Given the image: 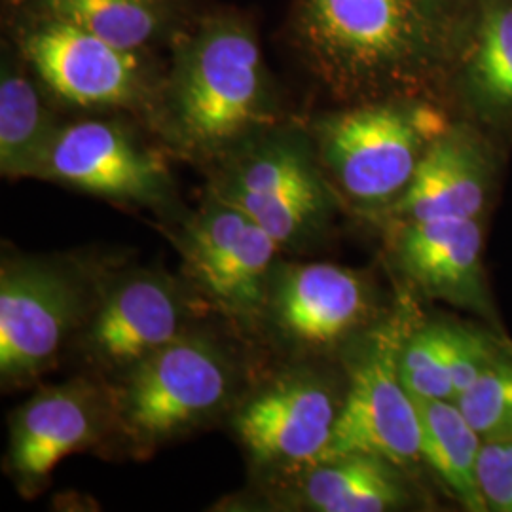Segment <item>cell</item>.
Wrapping results in <instances>:
<instances>
[{
    "label": "cell",
    "instance_id": "obj_1",
    "mask_svg": "<svg viewBox=\"0 0 512 512\" xmlns=\"http://www.w3.org/2000/svg\"><path fill=\"white\" fill-rule=\"evenodd\" d=\"M154 105L165 139L198 160L228 158L277 128L274 82L253 23L215 12L179 33Z\"/></svg>",
    "mask_w": 512,
    "mask_h": 512
},
{
    "label": "cell",
    "instance_id": "obj_2",
    "mask_svg": "<svg viewBox=\"0 0 512 512\" xmlns=\"http://www.w3.org/2000/svg\"><path fill=\"white\" fill-rule=\"evenodd\" d=\"M296 50L342 95L406 88L431 73L452 37L448 0H294Z\"/></svg>",
    "mask_w": 512,
    "mask_h": 512
},
{
    "label": "cell",
    "instance_id": "obj_3",
    "mask_svg": "<svg viewBox=\"0 0 512 512\" xmlns=\"http://www.w3.org/2000/svg\"><path fill=\"white\" fill-rule=\"evenodd\" d=\"M448 128L439 110L391 99L323 116L315 124V143L351 200L389 205L401 198L427 148Z\"/></svg>",
    "mask_w": 512,
    "mask_h": 512
},
{
    "label": "cell",
    "instance_id": "obj_4",
    "mask_svg": "<svg viewBox=\"0 0 512 512\" xmlns=\"http://www.w3.org/2000/svg\"><path fill=\"white\" fill-rule=\"evenodd\" d=\"M410 330L406 315H397L366 336L349 365L348 391L323 459L372 454L401 469L421 461L420 412L401 376Z\"/></svg>",
    "mask_w": 512,
    "mask_h": 512
},
{
    "label": "cell",
    "instance_id": "obj_5",
    "mask_svg": "<svg viewBox=\"0 0 512 512\" xmlns=\"http://www.w3.org/2000/svg\"><path fill=\"white\" fill-rule=\"evenodd\" d=\"M232 385V365L222 349L183 332L129 368L118 414L135 444L156 446L220 410Z\"/></svg>",
    "mask_w": 512,
    "mask_h": 512
},
{
    "label": "cell",
    "instance_id": "obj_6",
    "mask_svg": "<svg viewBox=\"0 0 512 512\" xmlns=\"http://www.w3.org/2000/svg\"><path fill=\"white\" fill-rule=\"evenodd\" d=\"M18 46L42 86L76 109L152 107L160 90L141 52L116 48L61 19L38 14L21 27Z\"/></svg>",
    "mask_w": 512,
    "mask_h": 512
},
{
    "label": "cell",
    "instance_id": "obj_7",
    "mask_svg": "<svg viewBox=\"0 0 512 512\" xmlns=\"http://www.w3.org/2000/svg\"><path fill=\"white\" fill-rule=\"evenodd\" d=\"M82 313V289L50 262L6 260L0 272V374L8 384L52 365Z\"/></svg>",
    "mask_w": 512,
    "mask_h": 512
},
{
    "label": "cell",
    "instance_id": "obj_8",
    "mask_svg": "<svg viewBox=\"0 0 512 512\" xmlns=\"http://www.w3.org/2000/svg\"><path fill=\"white\" fill-rule=\"evenodd\" d=\"M44 179L114 202L162 203L171 179L164 158L116 122L82 120L59 126Z\"/></svg>",
    "mask_w": 512,
    "mask_h": 512
},
{
    "label": "cell",
    "instance_id": "obj_9",
    "mask_svg": "<svg viewBox=\"0 0 512 512\" xmlns=\"http://www.w3.org/2000/svg\"><path fill=\"white\" fill-rule=\"evenodd\" d=\"M340 406L325 380L293 374L255 395L234 425L258 465L308 469L325 456Z\"/></svg>",
    "mask_w": 512,
    "mask_h": 512
},
{
    "label": "cell",
    "instance_id": "obj_10",
    "mask_svg": "<svg viewBox=\"0 0 512 512\" xmlns=\"http://www.w3.org/2000/svg\"><path fill=\"white\" fill-rule=\"evenodd\" d=\"M103 397L86 380L38 391L10 421V471L21 492L38 490L61 459L95 442L103 425Z\"/></svg>",
    "mask_w": 512,
    "mask_h": 512
},
{
    "label": "cell",
    "instance_id": "obj_11",
    "mask_svg": "<svg viewBox=\"0 0 512 512\" xmlns=\"http://www.w3.org/2000/svg\"><path fill=\"white\" fill-rule=\"evenodd\" d=\"M183 321V296L167 275H129L95 313L88 346L97 361L129 370L177 340Z\"/></svg>",
    "mask_w": 512,
    "mask_h": 512
},
{
    "label": "cell",
    "instance_id": "obj_12",
    "mask_svg": "<svg viewBox=\"0 0 512 512\" xmlns=\"http://www.w3.org/2000/svg\"><path fill=\"white\" fill-rule=\"evenodd\" d=\"M268 296L277 327L308 348L340 342L365 321L370 310L363 279L325 262L275 270Z\"/></svg>",
    "mask_w": 512,
    "mask_h": 512
},
{
    "label": "cell",
    "instance_id": "obj_13",
    "mask_svg": "<svg viewBox=\"0 0 512 512\" xmlns=\"http://www.w3.org/2000/svg\"><path fill=\"white\" fill-rule=\"evenodd\" d=\"M484 232L478 219L404 222L397 262L433 298L480 313L488 310L482 272Z\"/></svg>",
    "mask_w": 512,
    "mask_h": 512
},
{
    "label": "cell",
    "instance_id": "obj_14",
    "mask_svg": "<svg viewBox=\"0 0 512 512\" xmlns=\"http://www.w3.org/2000/svg\"><path fill=\"white\" fill-rule=\"evenodd\" d=\"M490 192V165L475 135L448 128L427 148L410 184L393 205L403 222L480 219Z\"/></svg>",
    "mask_w": 512,
    "mask_h": 512
},
{
    "label": "cell",
    "instance_id": "obj_15",
    "mask_svg": "<svg viewBox=\"0 0 512 512\" xmlns=\"http://www.w3.org/2000/svg\"><path fill=\"white\" fill-rule=\"evenodd\" d=\"M27 69L19 50L4 55L0 73V171L8 179L42 177L59 129Z\"/></svg>",
    "mask_w": 512,
    "mask_h": 512
},
{
    "label": "cell",
    "instance_id": "obj_16",
    "mask_svg": "<svg viewBox=\"0 0 512 512\" xmlns=\"http://www.w3.org/2000/svg\"><path fill=\"white\" fill-rule=\"evenodd\" d=\"M304 471L302 499L313 511L384 512L406 503L401 467L380 456L346 454Z\"/></svg>",
    "mask_w": 512,
    "mask_h": 512
},
{
    "label": "cell",
    "instance_id": "obj_17",
    "mask_svg": "<svg viewBox=\"0 0 512 512\" xmlns=\"http://www.w3.org/2000/svg\"><path fill=\"white\" fill-rule=\"evenodd\" d=\"M177 0H37L38 14L67 21L116 48L141 52L175 35Z\"/></svg>",
    "mask_w": 512,
    "mask_h": 512
},
{
    "label": "cell",
    "instance_id": "obj_18",
    "mask_svg": "<svg viewBox=\"0 0 512 512\" xmlns=\"http://www.w3.org/2000/svg\"><path fill=\"white\" fill-rule=\"evenodd\" d=\"M421 423V461L444 488L471 512L488 511L476 482L482 437L456 401L416 399Z\"/></svg>",
    "mask_w": 512,
    "mask_h": 512
},
{
    "label": "cell",
    "instance_id": "obj_19",
    "mask_svg": "<svg viewBox=\"0 0 512 512\" xmlns=\"http://www.w3.org/2000/svg\"><path fill=\"white\" fill-rule=\"evenodd\" d=\"M471 84L482 103L512 109V2L488 6L478 29Z\"/></svg>",
    "mask_w": 512,
    "mask_h": 512
},
{
    "label": "cell",
    "instance_id": "obj_20",
    "mask_svg": "<svg viewBox=\"0 0 512 512\" xmlns=\"http://www.w3.org/2000/svg\"><path fill=\"white\" fill-rule=\"evenodd\" d=\"M482 440L512 439V353L503 351L456 397Z\"/></svg>",
    "mask_w": 512,
    "mask_h": 512
},
{
    "label": "cell",
    "instance_id": "obj_21",
    "mask_svg": "<svg viewBox=\"0 0 512 512\" xmlns=\"http://www.w3.org/2000/svg\"><path fill=\"white\" fill-rule=\"evenodd\" d=\"M215 198L245 213L249 219L264 228L283 247L294 239L310 232L327 205V192H296L285 196H222L211 192Z\"/></svg>",
    "mask_w": 512,
    "mask_h": 512
},
{
    "label": "cell",
    "instance_id": "obj_22",
    "mask_svg": "<svg viewBox=\"0 0 512 512\" xmlns=\"http://www.w3.org/2000/svg\"><path fill=\"white\" fill-rule=\"evenodd\" d=\"M401 376L414 399H456L446 357L444 323H429L408 332L401 351Z\"/></svg>",
    "mask_w": 512,
    "mask_h": 512
},
{
    "label": "cell",
    "instance_id": "obj_23",
    "mask_svg": "<svg viewBox=\"0 0 512 512\" xmlns=\"http://www.w3.org/2000/svg\"><path fill=\"white\" fill-rule=\"evenodd\" d=\"M446 330V357L458 397L476 378L494 363L501 348L490 336L475 329H467L454 323H444ZM456 401V399H454Z\"/></svg>",
    "mask_w": 512,
    "mask_h": 512
},
{
    "label": "cell",
    "instance_id": "obj_24",
    "mask_svg": "<svg viewBox=\"0 0 512 512\" xmlns=\"http://www.w3.org/2000/svg\"><path fill=\"white\" fill-rule=\"evenodd\" d=\"M476 482L488 511L512 512V439L482 442Z\"/></svg>",
    "mask_w": 512,
    "mask_h": 512
}]
</instances>
